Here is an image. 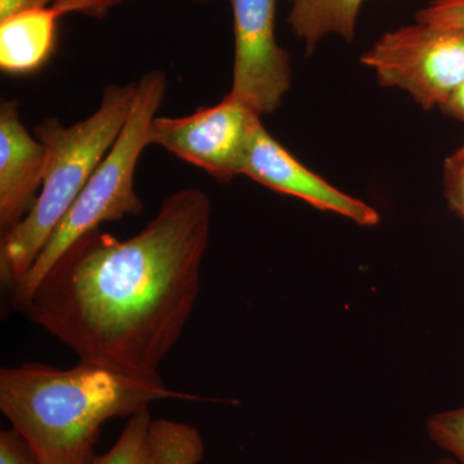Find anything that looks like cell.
I'll return each instance as SVG.
<instances>
[{
	"label": "cell",
	"mask_w": 464,
	"mask_h": 464,
	"mask_svg": "<svg viewBox=\"0 0 464 464\" xmlns=\"http://www.w3.org/2000/svg\"><path fill=\"white\" fill-rule=\"evenodd\" d=\"M241 174L265 188L298 198L316 209L337 213L364 227L380 224V215L374 208L344 194L311 172L284 149L262 123L257 125L250 139Z\"/></svg>",
	"instance_id": "obj_8"
},
{
	"label": "cell",
	"mask_w": 464,
	"mask_h": 464,
	"mask_svg": "<svg viewBox=\"0 0 464 464\" xmlns=\"http://www.w3.org/2000/svg\"><path fill=\"white\" fill-rule=\"evenodd\" d=\"M442 112L462 121L464 124V84L456 92L453 97L441 108Z\"/></svg>",
	"instance_id": "obj_20"
},
{
	"label": "cell",
	"mask_w": 464,
	"mask_h": 464,
	"mask_svg": "<svg viewBox=\"0 0 464 464\" xmlns=\"http://www.w3.org/2000/svg\"><path fill=\"white\" fill-rule=\"evenodd\" d=\"M427 431L439 448L451 454L458 464H464V406L432 415Z\"/></svg>",
	"instance_id": "obj_14"
},
{
	"label": "cell",
	"mask_w": 464,
	"mask_h": 464,
	"mask_svg": "<svg viewBox=\"0 0 464 464\" xmlns=\"http://www.w3.org/2000/svg\"><path fill=\"white\" fill-rule=\"evenodd\" d=\"M417 23L464 32V0H432L415 14Z\"/></svg>",
	"instance_id": "obj_16"
},
{
	"label": "cell",
	"mask_w": 464,
	"mask_h": 464,
	"mask_svg": "<svg viewBox=\"0 0 464 464\" xmlns=\"http://www.w3.org/2000/svg\"><path fill=\"white\" fill-rule=\"evenodd\" d=\"M259 123L261 115L227 94L217 105L190 115L157 116L150 130V145L166 149L219 181H230L243 172L246 150Z\"/></svg>",
	"instance_id": "obj_6"
},
{
	"label": "cell",
	"mask_w": 464,
	"mask_h": 464,
	"mask_svg": "<svg viewBox=\"0 0 464 464\" xmlns=\"http://www.w3.org/2000/svg\"><path fill=\"white\" fill-rule=\"evenodd\" d=\"M167 87V76L160 70L148 72L137 82L132 108L123 130L41 255L11 289L14 307L29 297L52 266L76 241L105 222L141 212L142 201L134 191V174L142 152L150 146V130L163 105Z\"/></svg>",
	"instance_id": "obj_4"
},
{
	"label": "cell",
	"mask_w": 464,
	"mask_h": 464,
	"mask_svg": "<svg viewBox=\"0 0 464 464\" xmlns=\"http://www.w3.org/2000/svg\"><path fill=\"white\" fill-rule=\"evenodd\" d=\"M149 444L154 464H199L206 451L197 429L169 420L150 422Z\"/></svg>",
	"instance_id": "obj_12"
},
{
	"label": "cell",
	"mask_w": 464,
	"mask_h": 464,
	"mask_svg": "<svg viewBox=\"0 0 464 464\" xmlns=\"http://www.w3.org/2000/svg\"><path fill=\"white\" fill-rule=\"evenodd\" d=\"M121 2L124 0H61L54 7L60 9L63 14H83L101 18Z\"/></svg>",
	"instance_id": "obj_18"
},
{
	"label": "cell",
	"mask_w": 464,
	"mask_h": 464,
	"mask_svg": "<svg viewBox=\"0 0 464 464\" xmlns=\"http://www.w3.org/2000/svg\"><path fill=\"white\" fill-rule=\"evenodd\" d=\"M47 150L24 127L17 101L0 106V231L7 234L30 212L42 188Z\"/></svg>",
	"instance_id": "obj_9"
},
{
	"label": "cell",
	"mask_w": 464,
	"mask_h": 464,
	"mask_svg": "<svg viewBox=\"0 0 464 464\" xmlns=\"http://www.w3.org/2000/svg\"><path fill=\"white\" fill-rule=\"evenodd\" d=\"M444 191L449 208L464 222V145L445 160Z\"/></svg>",
	"instance_id": "obj_15"
},
{
	"label": "cell",
	"mask_w": 464,
	"mask_h": 464,
	"mask_svg": "<svg viewBox=\"0 0 464 464\" xmlns=\"http://www.w3.org/2000/svg\"><path fill=\"white\" fill-rule=\"evenodd\" d=\"M293 33L313 51L320 41L338 35L344 41L355 36L357 18L364 0H289Z\"/></svg>",
	"instance_id": "obj_11"
},
{
	"label": "cell",
	"mask_w": 464,
	"mask_h": 464,
	"mask_svg": "<svg viewBox=\"0 0 464 464\" xmlns=\"http://www.w3.org/2000/svg\"><path fill=\"white\" fill-rule=\"evenodd\" d=\"M386 87L423 109H441L464 84V32L415 23L386 33L362 57Z\"/></svg>",
	"instance_id": "obj_5"
},
{
	"label": "cell",
	"mask_w": 464,
	"mask_h": 464,
	"mask_svg": "<svg viewBox=\"0 0 464 464\" xmlns=\"http://www.w3.org/2000/svg\"><path fill=\"white\" fill-rule=\"evenodd\" d=\"M169 399L204 400L168 389L160 375L140 377L90 362L63 371L29 362L0 372V411L41 464H91L106 420Z\"/></svg>",
	"instance_id": "obj_2"
},
{
	"label": "cell",
	"mask_w": 464,
	"mask_h": 464,
	"mask_svg": "<svg viewBox=\"0 0 464 464\" xmlns=\"http://www.w3.org/2000/svg\"><path fill=\"white\" fill-rule=\"evenodd\" d=\"M61 0H0V21L30 9L56 5Z\"/></svg>",
	"instance_id": "obj_19"
},
{
	"label": "cell",
	"mask_w": 464,
	"mask_h": 464,
	"mask_svg": "<svg viewBox=\"0 0 464 464\" xmlns=\"http://www.w3.org/2000/svg\"><path fill=\"white\" fill-rule=\"evenodd\" d=\"M0 464H41L32 445L16 430L0 432Z\"/></svg>",
	"instance_id": "obj_17"
},
{
	"label": "cell",
	"mask_w": 464,
	"mask_h": 464,
	"mask_svg": "<svg viewBox=\"0 0 464 464\" xmlns=\"http://www.w3.org/2000/svg\"><path fill=\"white\" fill-rule=\"evenodd\" d=\"M152 418L149 409L130 417L114 447L91 464H154L149 444V426Z\"/></svg>",
	"instance_id": "obj_13"
},
{
	"label": "cell",
	"mask_w": 464,
	"mask_h": 464,
	"mask_svg": "<svg viewBox=\"0 0 464 464\" xmlns=\"http://www.w3.org/2000/svg\"><path fill=\"white\" fill-rule=\"evenodd\" d=\"M277 0H231L235 56L230 96L273 114L292 84L288 52L275 34Z\"/></svg>",
	"instance_id": "obj_7"
},
{
	"label": "cell",
	"mask_w": 464,
	"mask_h": 464,
	"mask_svg": "<svg viewBox=\"0 0 464 464\" xmlns=\"http://www.w3.org/2000/svg\"><path fill=\"white\" fill-rule=\"evenodd\" d=\"M136 83L110 84L99 109L65 127L47 119L35 136L47 150V166L38 199L0 241V279L9 289L30 270L63 217L112 148L132 108Z\"/></svg>",
	"instance_id": "obj_3"
},
{
	"label": "cell",
	"mask_w": 464,
	"mask_h": 464,
	"mask_svg": "<svg viewBox=\"0 0 464 464\" xmlns=\"http://www.w3.org/2000/svg\"><path fill=\"white\" fill-rule=\"evenodd\" d=\"M438 464H458L453 458H445V459L440 460Z\"/></svg>",
	"instance_id": "obj_21"
},
{
	"label": "cell",
	"mask_w": 464,
	"mask_h": 464,
	"mask_svg": "<svg viewBox=\"0 0 464 464\" xmlns=\"http://www.w3.org/2000/svg\"><path fill=\"white\" fill-rule=\"evenodd\" d=\"M210 224L206 192H174L130 239L97 228L76 241L14 308L79 362L159 377L199 297Z\"/></svg>",
	"instance_id": "obj_1"
},
{
	"label": "cell",
	"mask_w": 464,
	"mask_h": 464,
	"mask_svg": "<svg viewBox=\"0 0 464 464\" xmlns=\"http://www.w3.org/2000/svg\"><path fill=\"white\" fill-rule=\"evenodd\" d=\"M60 9H30L0 21V67L14 75L32 74L48 60L56 47Z\"/></svg>",
	"instance_id": "obj_10"
}]
</instances>
